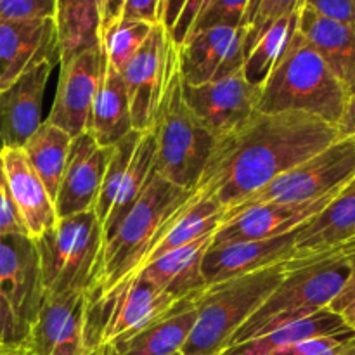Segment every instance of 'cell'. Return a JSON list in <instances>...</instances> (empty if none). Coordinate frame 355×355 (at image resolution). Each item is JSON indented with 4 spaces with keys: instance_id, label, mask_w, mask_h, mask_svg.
Listing matches in <instances>:
<instances>
[{
    "instance_id": "27",
    "label": "cell",
    "mask_w": 355,
    "mask_h": 355,
    "mask_svg": "<svg viewBox=\"0 0 355 355\" xmlns=\"http://www.w3.org/2000/svg\"><path fill=\"white\" fill-rule=\"evenodd\" d=\"M101 14L103 0H58V28L61 62L73 55L101 45Z\"/></svg>"
},
{
    "instance_id": "12",
    "label": "cell",
    "mask_w": 355,
    "mask_h": 355,
    "mask_svg": "<svg viewBox=\"0 0 355 355\" xmlns=\"http://www.w3.org/2000/svg\"><path fill=\"white\" fill-rule=\"evenodd\" d=\"M246 28L215 26L191 33L177 47L179 69L187 85H203L243 69Z\"/></svg>"
},
{
    "instance_id": "52",
    "label": "cell",
    "mask_w": 355,
    "mask_h": 355,
    "mask_svg": "<svg viewBox=\"0 0 355 355\" xmlns=\"http://www.w3.org/2000/svg\"><path fill=\"white\" fill-rule=\"evenodd\" d=\"M173 355H182V354H180V352H177V354H173Z\"/></svg>"
},
{
    "instance_id": "47",
    "label": "cell",
    "mask_w": 355,
    "mask_h": 355,
    "mask_svg": "<svg viewBox=\"0 0 355 355\" xmlns=\"http://www.w3.org/2000/svg\"><path fill=\"white\" fill-rule=\"evenodd\" d=\"M259 3H260V0H250L248 12H246V28H248V24L252 23V19H253V16H255L257 9H259Z\"/></svg>"
},
{
    "instance_id": "32",
    "label": "cell",
    "mask_w": 355,
    "mask_h": 355,
    "mask_svg": "<svg viewBox=\"0 0 355 355\" xmlns=\"http://www.w3.org/2000/svg\"><path fill=\"white\" fill-rule=\"evenodd\" d=\"M155 26L156 24L144 23V21L120 17L106 30L101 31V49L106 55L107 64L121 73V69L134 58Z\"/></svg>"
},
{
    "instance_id": "22",
    "label": "cell",
    "mask_w": 355,
    "mask_h": 355,
    "mask_svg": "<svg viewBox=\"0 0 355 355\" xmlns=\"http://www.w3.org/2000/svg\"><path fill=\"white\" fill-rule=\"evenodd\" d=\"M201 291L180 298L158 319L110 345L118 355H173L180 352L196 324V302Z\"/></svg>"
},
{
    "instance_id": "36",
    "label": "cell",
    "mask_w": 355,
    "mask_h": 355,
    "mask_svg": "<svg viewBox=\"0 0 355 355\" xmlns=\"http://www.w3.org/2000/svg\"><path fill=\"white\" fill-rule=\"evenodd\" d=\"M355 342V331L350 329L347 333L329 336H318V338L305 340L295 345L284 347L270 355H343L347 349Z\"/></svg>"
},
{
    "instance_id": "4",
    "label": "cell",
    "mask_w": 355,
    "mask_h": 355,
    "mask_svg": "<svg viewBox=\"0 0 355 355\" xmlns=\"http://www.w3.org/2000/svg\"><path fill=\"white\" fill-rule=\"evenodd\" d=\"M345 245L322 255L286 260V274L259 311L232 336L231 347L329 309L349 279Z\"/></svg>"
},
{
    "instance_id": "5",
    "label": "cell",
    "mask_w": 355,
    "mask_h": 355,
    "mask_svg": "<svg viewBox=\"0 0 355 355\" xmlns=\"http://www.w3.org/2000/svg\"><path fill=\"white\" fill-rule=\"evenodd\" d=\"M151 132L156 141L155 172L173 186L193 191L214 151L215 139L201 127L182 96L177 45L170 42L165 85Z\"/></svg>"
},
{
    "instance_id": "28",
    "label": "cell",
    "mask_w": 355,
    "mask_h": 355,
    "mask_svg": "<svg viewBox=\"0 0 355 355\" xmlns=\"http://www.w3.org/2000/svg\"><path fill=\"white\" fill-rule=\"evenodd\" d=\"M352 328L347 326L342 315L338 312H333L331 309H322L309 318L297 319L293 322L281 326L274 329L269 335L259 336L255 340L241 343L227 349L225 352L234 355H270L284 347L295 345V343L305 342V340L318 338V336H329L347 333Z\"/></svg>"
},
{
    "instance_id": "34",
    "label": "cell",
    "mask_w": 355,
    "mask_h": 355,
    "mask_svg": "<svg viewBox=\"0 0 355 355\" xmlns=\"http://www.w3.org/2000/svg\"><path fill=\"white\" fill-rule=\"evenodd\" d=\"M248 6L250 0H210V3L201 10L198 19L194 21L191 33L215 26L246 28Z\"/></svg>"
},
{
    "instance_id": "51",
    "label": "cell",
    "mask_w": 355,
    "mask_h": 355,
    "mask_svg": "<svg viewBox=\"0 0 355 355\" xmlns=\"http://www.w3.org/2000/svg\"><path fill=\"white\" fill-rule=\"evenodd\" d=\"M220 355H234V354H229V352H224V354H220Z\"/></svg>"
},
{
    "instance_id": "21",
    "label": "cell",
    "mask_w": 355,
    "mask_h": 355,
    "mask_svg": "<svg viewBox=\"0 0 355 355\" xmlns=\"http://www.w3.org/2000/svg\"><path fill=\"white\" fill-rule=\"evenodd\" d=\"M355 238V179L321 211L295 231L293 259H309L342 248Z\"/></svg>"
},
{
    "instance_id": "43",
    "label": "cell",
    "mask_w": 355,
    "mask_h": 355,
    "mask_svg": "<svg viewBox=\"0 0 355 355\" xmlns=\"http://www.w3.org/2000/svg\"><path fill=\"white\" fill-rule=\"evenodd\" d=\"M345 257L350 267L349 279H347L345 286L340 291L338 297L335 298V302L329 305V309L333 312H338V314L355 298V238L345 245Z\"/></svg>"
},
{
    "instance_id": "39",
    "label": "cell",
    "mask_w": 355,
    "mask_h": 355,
    "mask_svg": "<svg viewBox=\"0 0 355 355\" xmlns=\"http://www.w3.org/2000/svg\"><path fill=\"white\" fill-rule=\"evenodd\" d=\"M304 6L321 16L355 26L354 0H304Z\"/></svg>"
},
{
    "instance_id": "14",
    "label": "cell",
    "mask_w": 355,
    "mask_h": 355,
    "mask_svg": "<svg viewBox=\"0 0 355 355\" xmlns=\"http://www.w3.org/2000/svg\"><path fill=\"white\" fill-rule=\"evenodd\" d=\"M87 295L44 297L23 349L26 355H90L85 340ZM96 352V350H94Z\"/></svg>"
},
{
    "instance_id": "7",
    "label": "cell",
    "mask_w": 355,
    "mask_h": 355,
    "mask_svg": "<svg viewBox=\"0 0 355 355\" xmlns=\"http://www.w3.org/2000/svg\"><path fill=\"white\" fill-rule=\"evenodd\" d=\"M44 297L89 293L96 281L103 250V224L89 210L59 218L51 231L35 239Z\"/></svg>"
},
{
    "instance_id": "1",
    "label": "cell",
    "mask_w": 355,
    "mask_h": 355,
    "mask_svg": "<svg viewBox=\"0 0 355 355\" xmlns=\"http://www.w3.org/2000/svg\"><path fill=\"white\" fill-rule=\"evenodd\" d=\"M338 141L335 125L312 114L259 113L217 139L198 186L225 210Z\"/></svg>"
},
{
    "instance_id": "24",
    "label": "cell",
    "mask_w": 355,
    "mask_h": 355,
    "mask_svg": "<svg viewBox=\"0 0 355 355\" xmlns=\"http://www.w3.org/2000/svg\"><path fill=\"white\" fill-rule=\"evenodd\" d=\"M225 208L214 198L194 189L189 200L173 211L156 234L142 267L184 245L214 234L224 222ZM141 267V269H142Z\"/></svg>"
},
{
    "instance_id": "50",
    "label": "cell",
    "mask_w": 355,
    "mask_h": 355,
    "mask_svg": "<svg viewBox=\"0 0 355 355\" xmlns=\"http://www.w3.org/2000/svg\"><path fill=\"white\" fill-rule=\"evenodd\" d=\"M343 355H355V342L345 350V352H343Z\"/></svg>"
},
{
    "instance_id": "49",
    "label": "cell",
    "mask_w": 355,
    "mask_h": 355,
    "mask_svg": "<svg viewBox=\"0 0 355 355\" xmlns=\"http://www.w3.org/2000/svg\"><path fill=\"white\" fill-rule=\"evenodd\" d=\"M0 355H26L24 349H0Z\"/></svg>"
},
{
    "instance_id": "46",
    "label": "cell",
    "mask_w": 355,
    "mask_h": 355,
    "mask_svg": "<svg viewBox=\"0 0 355 355\" xmlns=\"http://www.w3.org/2000/svg\"><path fill=\"white\" fill-rule=\"evenodd\" d=\"M340 315H342L343 321L347 322V326H349V328H352L355 331V298L350 302L349 305H347L345 309H343L342 312H340Z\"/></svg>"
},
{
    "instance_id": "41",
    "label": "cell",
    "mask_w": 355,
    "mask_h": 355,
    "mask_svg": "<svg viewBox=\"0 0 355 355\" xmlns=\"http://www.w3.org/2000/svg\"><path fill=\"white\" fill-rule=\"evenodd\" d=\"M26 333L0 298V349H23Z\"/></svg>"
},
{
    "instance_id": "38",
    "label": "cell",
    "mask_w": 355,
    "mask_h": 355,
    "mask_svg": "<svg viewBox=\"0 0 355 355\" xmlns=\"http://www.w3.org/2000/svg\"><path fill=\"white\" fill-rule=\"evenodd\" d=\"M9 234H26V232H24L19 214L14 207L6 173H3L2 159H0V236Z\"/></svg>"
},
{
    "instance_id": "37",
    "label": "cell",
    "mask_w": 355,
    "mask_h": 355,
    "mask_svg": "<svg viewBox=\"0 0 355 355\" xmlns=\"http://www.w3.org/2000/svg\"><path fill=\"white\" fill-rule=\"evenodd\" d=\"M58 0H0V19H54Z\"/></svg>"
},
{
    "instance_id": "35",
    "label": "cell",
    "mask_w": 355,
    "mask_h": 355,
    "mask_svg": "<svg viewBox=\"0 0 355 355\" xmlns=\"http://www.w3.org/2000/svg\"><path fill=\"white\" fill-rule=\"evenodd\" d=\"M304 6V0H260L259 9L253 16L252 23L246 28L245 37V52L255 44L257 38L267 30L272 23L281 17L297 14Z\"/></svg>"
},
{
    "instance_id": "11",
    "label": "cell",
    "mask_w": 355,
    "mask_h": 355,
    "mask_svg": "<svg viewBox=\"0 0 355 355\" xmlns=\"http://www.w3.org/2000/svg\"><path fill=\"white\" fill-rule=\"evenodd\" d=\"M104 64L106 55L101 45L59 62L58 89L45 121L62 128L71 137L87 132Z\"/></svg>"
},
{
    "instance_id": "53",
    "label": "cell",
    "mask_w": 355,
    "mask_h": 355,
    "mask_svg": "<svg viewBox=\"0 0 355 355\" xmlns=\"http://www.w3.org/2000/svg\"><path fill=\"white\" fill-rule=\"evenodd\" d=\"M354 3H355V0H354Z\"/></svg>"
},
{
    "instance_id": "42",
    "label": "cell",
    "mask_w": 355,
    "mask_h": 355,
    "mask_svg": "<svg viewBox=\"0 0 355 355\" xmlns=\"http://www.w3.org/2000/svg\"><path fill=\"white\" fill-rule=\"evenodd\" d=\"M163 2L165 0H125L121 17L144 21L149 24H162Z\"/></svg>"
},
{
    "instance_id": "26",
    "label": "cell",
    "mask_w": 355,
    "mask_h": 355,
    "mask_svg": "<svg viewBox=\"0 0 355 355\" xmlns=\"http://www.w3.org/2000/svg\"><path fill=\"white\" fill-rule=\"evenodd\" d=\"M130 130H134V127L123 76L106 61L90 110L87 132L97 144L110 148Z\"/></svg>"
},
{
    "instance_id": "33",
    "label": "cell",
    "mask_w": 355,
    "mask_h": 355,
    "mask_svg": "<svg viewBox=\"0 0 355 355\" xmlns=\"http://www.w3.org/2000/svg\"><path fill=\"white\" fill-rule=\"evenodd\" d=\"M142 134L144 132L130 130L116 144H113V151H111V158L107 162L99 198H97V203L94 207V211H96L101 224H104L114 200H116L118 189H120L121 182H123V177L127 173L128 165L132 162V156H134L135 149H137Z\"/></svg>"
},
{
    "instance_id": "13",
    "label": "cell",
    "mask_w": 355,
    "mask_h": 355,
    "mask_svg": "<svg viewBox=\"0 0 355 355\" xmlns=\"http://www.w3.org/2000/svg\"><path fill=\"white\" fill-rule=\"evenodd\" d=\"M168 31L156 24L134 58L121 69L134 130H151L156 120L163 85H165L166 54L170 47Z\"/></svg>"
},
{
    "instance_id": "15",
    "label": "cell",
    "mask_w": 355,
    "mask_h": 355,
    "mask_svg": "<svg viewBox=\"0 0 355 355\" xmlns=\"http://www.w3.org/2000/svg\"><path fill=\"white\" fill-rule=\"evenodd\" d=\"M111 151L113 146L103 148L89 132L73 137L64 173L54 200L58 218L94 210Z\"/></svg>"
},
{
    "instance_id": "30",
    "label": "cell",
    "mask_w": 355,
    "mask_h": 355,
    "mask_svg": "<svg viewBox=\"0 0 355 355\" xmlns=\"http://www.w3.org/2000/svg\"><path fill=\"white\" fill-rule=\"evenodd\" d=\"M155 162H156V141L155 134L151 130L144 132L139 141L137 149H135L132 162L128 165L127 173L123 177L120 189H118L116 200L107 214L106 220L103 224V234H106L114 224L125 217L128 210L134 207L135 201L141 198L148 184L151 182L153 173H155Z\"/></svg>"
},
{
    "instance_id": "9",
    "label": "cell",
    "mask_w": 355,
    "mask_h": 355,
    "mask_svg": "<svg viewBox=\"0 0 355 355\" xmlns=\"http://www.w3.org/2000/svg\"><path fill=\"white\" fill-rule=\"evenodd\" d=\"M182 96L201 127L217 141L257 113L259 87L250 83L241 69L203 85L182 82Z\"/></svg>"
},
{
    "instance_id": "44",
    "label": "cell",
    "mask_w": 355,
    "mask_h": 355,
    "mask_svg": "<svg viewBox=\"0 0 355 355\" xmlns=\"http://www.w3.org/2000/svg\"><path fill=\"white\" fill-rule=\"evenodd\" d=\"M335 128L338 139H352V141H355V96L349 97L345 110H343Z\"/></svg>"
},
{
    "instance_id": "29",
    "label": "cell",
    "mask_w": 355,
    "mask_h": 355,
    "mask_svg": "<svg viewBox=\"0 0 355 355\" xmlns=\"http://www.w3.org/2000/svg\"><path fill=\"white\" fill-rule=\"evenodd\" d=\"M71 141V135L66 134L62 128L44 120V123L33 132V135L23 146L28 162L38 173L44 186L47 187L52 200H55L62 173H64Z\"/></svg>"
},
{
    "instance_id": "19",
    "label": "cell",
    "mask_w": 355,
    "mask_h": 355,
    "mask_svg": "<svg viewBox=\"0 0 355 355\" xmlns=\"http://www.w3.org/2000/svg\"><path fill=\"white\" fill-rule=\"evenodd\" d=\"M0 159L24 232L31 239L40 238L59 220L54 200L31 163L28 162L23 148L0 149Z\"/></svg>"
},
{
    "instance_id": "23",
    "label": "cell",
    "mask_w": 355,
    "mask_h": 355,
    "mask_svg": "<svg viewBox=\"0 0 355 355\" xmlns=\"http://www.w3.org/2000/svg\"><path fill=\"white\" fill-rule=\"evenodd\" d=\"M297 28L324 59L347 94L355 96V26L324 17L302 6Z\"/></svg>"
},
{
    "instance_id": "6",
    "label": "cell",
    "mask_w": 355,
    "mask_h": 355,
    "mask_svg": "<svg viewBox=\"0 0 355 355\" xmlns=\"http://www.w3.org/2000/svg\"><path fill=\"white\" fill-rule=\"evenodd\" d=\"M286 274V262L207 286L198 297V318L182 355H220Z\"/></svg>"
},
{
    "instance_id": "31",
    "label": "cell",
    "mask_w": 355,
    "mask_h": 355,
    "mask_svg": "<svg viewBox=\"0 0 355 355\" xmlns=\"http://www.w3.org/2000/svg\"><path fill=\"white\" fill-rule=\"evenodd\" d=\"M297 19L298 12L277 19L245 52L243 75H245V78L250 83L259 87L269 76L270 69L274 68V64L279 59L281 52L286 47L291 33L297 28Z\"/></svg>"
},
{
    "instance_id": "8",
    "label": "cell",
    "mask_w": 355,
    "mask_h": 355,
    "mask_svg": "<svg viewBox=\"0 0 355 355\" xmlns=\"http://www.w3.org/2000/svg\"><path fill=\"white\" fill-rule=\"evenodd\" d=\"M355 179V141L338 139L307 162L270 180L245 201L225 210L224 222L262 203L304 205L329 200ZM222 222V224H224Z\"/></svg>"
},
{
    "instance_id": "18",
    "label": "cell",
    "mask_w": 355,
    "mask_h": 355,
    "mask_svg": "<svg viewBox=\"0 0 355 355\" xmlns=\"http://www.w3.org/2000/svg\"><path fill=\"white\" fill-rule=\"evenodd\" d=\"M333 198L304 205L262 203L246 208L231 220L224 222L215 231L210 246L218 248V246L232 245V243L277 238V236L293 232L309 218L314 217L318 211H321Z\"/></svg>"
},
{
    "instance_id": "16",
    "label": "cell",
    "mask_w": 355,
    "mask_h": 355,
    "mask_svg": "<svg viewBox=\"0 0 355 355\" xmlns=\"http://www.w3.org/2000/svg\"><path fill=\"white\" fill-rule=\"evenodd\" d=\"M44 62H61L54 19H0V90Z\"/></svg>"
},
{
    "instance_id": "40",
    "label": "cell",
    "mask_w": 355,
    "mask_h": 355,
    "mask_svg": "<svg viewBox=\"0 0 355 355\" xmlns=\"http://www.w3.org/2000/svg\"><path fill=\"white\" fill-rule=\"evenodd\" d=\"M208 3H210V0H186L179 17H177L175 24H173L172 30L168 31L170 40H172L177 47L182 45V42L186 40L187 35L191 33V28H193L194 21L198 19L201 10H203Z\"/></svg>"
},
{
    "instance_id": "10",
    "label": "cell",
    "mask_w": 355,
    "mask_h": 355,
    "mask_svg": "<svg viewBox=\"0 0 355 355\" xmlns=\"http://www.w3.org/2000/svg\"><path fill=\"white\" fill-rule=\"evenodd\" d=\"M0 298L28 338L44 302L38 252L30 236H0Z\"/></svg>"
},
{
    "instance_id": "25",
    "label": "cell",
    "mask_w": 355,
    "mask_h": 355,
    "mask_svg": "<svg viewBox=\"0 0 355 355\" xmlns=\"http://www.w3.org/2000/svg\"><path fill=\"white\" fill-rule=\"evenodd\" d=\"M214 234L203 236L198 241L163 253L142 267L135 276L148 279L173 300H180L205 290L207 283L203 277V257L210 248Z\"/></svg>"
},
{
    "instance_id": "45",
    "label": "cell",
    "mask_w": 355,
    "mask_h": 355,
    "mask_svg": "<svg viewBox=\"0 0 355 355\" xmlns=\"http://www.w3.org/2000/svg\"><path fill=\"white\" fill-rule=\"evenodd\" d=\"M125 0H103V14H101V31L118 21L123 12Z\"/></svg>"
},
{
    "instance_id": "2",
    "label": "cell",
    "mask_w": 355,
    "mask_h": 355,
    "mask_svg": "<svg viewBox=\"0 0 355 355\" xmlns=\"http://www.w3.org/2000/svg\"><path fill=\"white\" fill-rule=\"evenodd\" d=\"M193 191L173 186L156 172L153 173L151 182L134 207L103 234L99 267L87 300H101L134 279L162 225L189 200Z\"/></svg>"
},
{
    "instance_id": "20",
    "label": "cell",
    "mask_w": 355,
    "mask_h": 355,
    "mask_svg": "<svg viewBox=\"0 0 355 355\" xmlns=\"http://www.w3.org/2000/svg\"><path fill=\"white\" fill-rule=\"evenodd\" d=\"M295 255V231L257 241L232 243L207 250L203 257V277L207 286L246 276L266 267L291 260Z\"/></svg>"
},
{
    "instance_id": "48",
    "label": "cell",
    "mask_w": 355,
    "mask_h": 355,
    "mask_svg": "<svg viewBox=\"0 0 355 355\" xmlns=\"http://www.w3.org/2000/svg\"><path fill=\"white\" fill-rule=\"evenodd\" d=\"M90 355H118V354L114 352V349L111 345H103V347H99L96 352H92Z\"/></svg>"
},
{
    "instance_id": "17",
    "label": "cell",
    "mask_w": 355,
    "mask_h": 355,
    "mask_svg": "<svg viewBox=\"0 0 355 355\" xmlns=\"http://www.w3.org/2000/svg\"><path fill=\"white\" fill-rule=\"evenodd\" d=\"M55 64L44 62L0 90V149L23 148L44 123V97Z\"/></svg>"
},
{
    "instance_id": "3",
    "label": "cell",
    "mask_w": 355,
    "mask_h": 355,
    "mask_svg": "<svg viewBox=\"0 0 355 355\" xmlns=\"http://www.w3.org/2000/svg\"><path fill=\"white\" fill-rule=\"evenodd\" d=\"M349 97L324 59L295 28L269 76L259 85L257 111H297L336 125Z\"/></svg>"
}]
</instances>
